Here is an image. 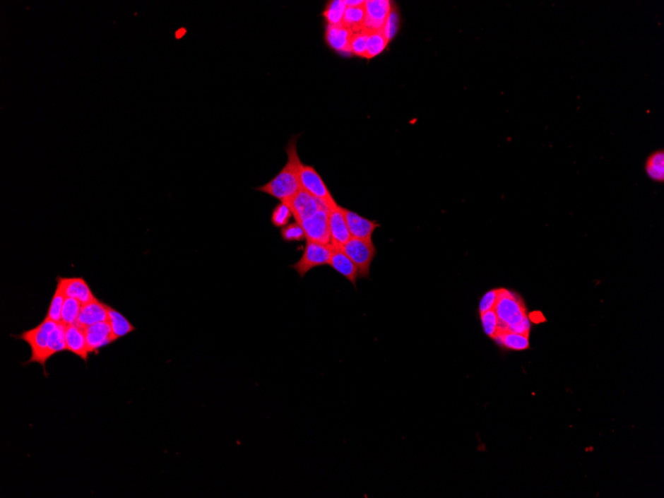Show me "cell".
<instances>
[{
    "instance_id": "cell-1",
    "label": "cell",
    "mask_w": 664,
    "mask_h": 498,
    "mask_svg": "<svg viewBox=\"0 0 664 498\" xmlns=\"http://www.w3.org/2000/svg\"><path fill=\"white\" fill-rule=\"evenodd\" d=\"M297 138H292L285 148L287 161L282 170L272 180L262 186L256 188L258 191L271 195L273 198L287 203L302 189L300 182V167L302 161L297 150Z\"/></svg>"
},
{
    "instance_id": "cell-2",
    "label": "cell",
    "mask_w": 664,
    "mask_h": 498,
    "mask_svg": "<svg viewBox=\"0 0 664 498\" xmlns=\"http://www.w3.org/2000/svg\"><path fill=\"white\" fill-rule=\"evenodd\" d=\"M57 324L58 322L51 321V319L45 317L37 326L22 332L20 336H14L16 339L25 341L30 346L31 357L26 363H24V365L38 363V364L42 366L44 375L46 377L48 376V373L46 372V363L49 360L47 356L49 339H50L51 332Z\"/></svg>"
},
{
    "instance_id": "cell-3",
    "label": "cell",
    "mask_w": 664,
    "mask_h": 498,
    "mask_svg": "<svg viewBox=\"0 0 664 498\" xmlns=\"http://www.w3.org/2000/svg\"><path fill=\"white\" fill-rule=\"evenodd\" d=\"M498 321L499 331H512L524 321L526 312L522 300L511 290L500 289L497 304L494 307Z\"/></svg>"
},
{
    "instance_id": "cell-4",
    "label": "cell",
    "mask_w": 664,
    "mask_h": 498,
    "mask_svg": "<svg viewBox=\"0 0 664 498\" xmlns=\"http://www.w3.org/2000/svg\"><path fill=\"white\" fill-rule=\"evenodd\" d=\"M341 249L357 267L358 278L369 279L371 265L377 254L373 241L351 238Z\"/></svg>"
},
{
    "instance_id": "cell-5",
    "label": "cell",
    "mask_w": 664,
    "mask_h": 498,
    "mask_svg": "<svg viewBox=\"0 0 664 498\" xmlns=\"http://www.w3.org/2000/svg\"><path fill=\"white\" fill-rule=\"evenodd\" d=\"M332 253H333L332 245L307 241L302 258L294 265L290 266V268H294L295 272L299 273L300 279H304V275L312 268L328 266Z\"/></svg>"
},
{
    "instance_id": "cell-6",
    "label": "cell",
    "mask_w": 664,
    "mask_h": 498,
    "mask_svg": "<svg viewBox=\"0 0 664 498\" xmlns=\"http://www.w3.org/2000/svg\"><path fill=\"white\" fill-rule=\"evenodd\" d=\"M300 182L302 189L316 197L328 211L338 205L321 175L312 166L302 162L300 167Z\"/></svg>"
},
{
    "instance_id": "cell-7",
    "label": "cell",
    "mask_w": 664,
    "mask_h": 498,
    "mask_svg": "<svg viewBox=\"0 0 664 498\" xmlns=\"http://www.w3.org/2000/svg\"><path fill=\"white\" fill-rule=\"evenodd\" d=\"M328 213V210L326 207H322L316 214L300 222V224L304 229L307 241L331 245Z\"/></svg>"
},
{
    "instance_id": "cell-8",
    "label": "cell",
    "mask_w": 664,
    "mask_h": 498,
    "mask_svg": "<svg viewBox=\"0 0 664 498\" xmlns=\"http://www.w3.org/2000/svg\"><path fill=\"white\" fill-rule=\"evenodd\" d=\"M394 4L388 0H367L365 1L366 17L363 29L368 33L380 32L384 29L386 20Z\"/></svg>"
},
{
    "instance_id": "cell-9",
    "label": "cell",
    "mask_w": 664,
    "mask_h": 498,
    "mask_svg": "<svg viewBox=\"0 0 664 498\" xmlns=\"http://www.w3.org/2000/svg\"><path fill=\"white\" fill-rule=\"evenodd\" d=\"M285 204L290 207L292 216H294L295 222H297V223H300V222L304 221V220L309 218L312 215L316 214L319 209L324 207V205L322 204L321 201H319L316 197L312 196L309 193L302 189H300V191Z\"/></svg>"
},
{
    "instance_id": "cell-10",
    "label": "cell",
    "mask_w": 664,
    "mask_h": 498,
    "mask_svg": "<svg viewBox=\"0 0 664 498\" xmlns=\"http://www.w3.org/2000/svg\"><path fill=\"white\" fill-rule=\"evenodd\" d=\"M90 354H97L102 348L116 341L109 321L99 322L85 327Z\"/></svg>"
},
{
    "instance_id": "cell-11",
    "label": "cell",
    "mask_w": 664,
    "mask_h": 498,
    "mask_svg": "<svg viewBox=\"0 0 664 498\" xmlns=\"http://www.w3.org/2000/svg\"><path fill=\"white\" fill-rule=\"evenodd\" d=\"M329 233H331V245L341 248L344 244L351 239L343 208L336 205L328 213Z\"/></svg>"
},
{
    "instance_id": "cell-12",
    "label": "cell",
    "mask_w": 664,
    "mask_h": 498,
    "mask_svg": "<svg viewBox=\"0 0 664 498\" xmlns=\"http://www.w3.org/2000/svg\"><path fill=\"white\" fill-rule=\"evenodd\" d=\"M343 212L351 238L372 240L373 233L380 227L377 222L370 221L351 210L343 208Z\"/></svg>"
},
{
    "instance_id": "cell-13",
    "label": "cell",
    "mask_w": 664,
    "mask_h": 498,
    "mask_svg": "<svg viewBox=\"0 0 664 498\" xmlns=\"http://www.w3.org/2000/svg\"><path fill=\"white\" fill-rule=\"evenodd\" d=\"M353 32L350 29L339 24V25H328L326 30V42L336 52L343 55H352L351 53V38Z\"/></svg>"
},
{
    "instance_id": "cell-14",
    "label": "cell",
    "mask_w": 664,
    "mask_h": 498,
    "mask_svg": "<svg viewBox=\"0 0 664 498\" xmlns=\"http://www.w3.org/2000/svg\"><path fill=\"white\" fill-rule=\"evenodd\" d=\"M65 338L67 350L82 359L85 363H87L90 351L89 348H88L85 328L78 326V324L66 326Z\"/></svg>"
},
{
    "instance_id": "cell-15",
    "label": "cell",
    "mask_w": 664,
    "mask_h": 498,
    "mask_svg": "<svg viewBox=\"0 0 664 498\" xmlns=\"http://www.w3.org/2000/svg\"><path fill=\"white\" fill-rule=\"evenodd\" d=\"M107 309L109 304H105L97 297L86 304H83L77 321L78 326L85 328L99 322L107 321Z\"/></svg>"
},
{
    "instance_id": "cell-16",
    "label": "cell",
    "mask_w": 664,
    "mask_h": 498,
    "mask_svg": "<svg viewBox=\"0 0 664 498\" xmlns=\"http://www.w3.org/2000/svg\"><path fill=\"white\" fill-rule=\"evenodd\" d=\"M328 266L338 273H340L346 280H348L355 289L357 287V285H356V280L358 279L357 267L351 261V259L343 252V249L339 248V247H333V253H332Z\"/></svg>"
},
{
    "instance_id": "cell-17",
    "label": "cell",
    "mask_w": 664,
    "mask_h": 498,
    "mask_svg": "<svg viewBox=\"0 0 664 498\" xmlns=\"http://www.w3.org/2000/svg\"><path fill=\"white\" fill-rule=\"evenodd\" d=\"M60 279L62 280L63 285H64L66 297L78 300L82 304H86L88 302L97 299L96 295L92 292L91 287L83 278L60 277Z\"/></svg>"
},
{
    "instance_id": "cell-18",
    "label": "cell",
    "mask_w": 664,
    "mask_h": 498,
    "mask_svg": "<svg viewBox=\"0 0 664 498\" xmlns=\"http://www.w3.org/2000/svg\"><path fill=\"white\" fill-rule=\"evenodd\" d=\"M107 321L111 326L116 341L136 331V327L131 324V321L126 316H124L121 312L109 306V309H107Z\"/></svg>"
},
{
    "instance_id": "cell-19",
    "label": "cell",
    "mask_w": 664,
    "mask_h": 498,
    "mask_svg": "<svg viewBox=\"0 0 664 498\" xmlns=\"http://www.w3.org/2000/svg\"><path fill=\"white\" fill-rule=\"evenodd\" d=\"M498 345L504 346L510 350L522 351L529 348L528 336L515 333L512 331L498 332L494 338Z\"/></svg>"
},
{
    "instance_id": "cell-20",
    "label": "cell",
    "mask_w": 664,
    "mask_h": 498,
    "mask_svg": "<svg viewBox=\"0 0 664 498\" xmlns=\"http://www.w3.org/2000/svg\"><path fill=\"white\" fill-rule=\"evenodd\" d=\"M56 280H57V287H56L55 294L53 295L52 300H51L50 304H49L46 317L55 322H62L61 321V314H62L63 306H64L65 300L67 297H66L64 285H63L60 277H57Z\"/></svg>"
},
{
    "instance_id": "cell-21",
    "label": "cell",
    "mask_w": 664,
    "mask_h": 498,
    "mask_svg": "<svg viewBox=\"0 0 664 498\" xmlns=\"http://www.w3.org/2000/svg\"><path fill=\"white\" fill-rule=\"evenodd\" d=\"M366 17L365 4L357 7H346L343 24L353 33L362 30Z\"/></svg>"
},
{
    "instance_id": "cell-22",
    "label": "cell",
    "mask_w": 664,
    "mask_h": 498,
    "mask_svg": "<svg viewBox=\"0 0 664 498\" xmlns=\"http://www.w3.org/2000/svg\"><path fill=\"white\" fill-rule=\"evenodd\" d=\"M646 174L651 179L656 182H663L664 180V153L658 150L648 156L646 163Z\"/></svg>"
},
{
    "instance_id": "cell-23",
    "label": "cell",
    "mask_w": 664,
    "mask_h": 498,
    "mask_svg": "<svg viewBox=\"0 0 664 498\" xmlns=\"http://www.w3.org/2000/svg\"><path fill=\"white\" fill-rule=\"evenodd\" d=\"M388 44H389V40L386 38L383 31L370 33L367 38V42H366L365 59H372V58L379 55L385 50Z\"/></svg>"
},
{
    "instance_id": "cell-24",
    "label": "cell",
    "mask_w": 664,
    "mask_h": 498,
    "mask_svg": "<svg viewBox=\"0 0 664 498\" xmlns=\"http://www.w3.org/2000/svg\"><path fill=\"white\" fill-rule=\"evenodd\" d=\"M346 6L343 0H333L327 4L324 9V16L326 19L328 25H339L343 24L344 13H345Z\"/></svg>"
},
{
    "instance_id": "cell-25",
    "label": "cell",
    "mask_w": 664,
    "mask_h": 498,
    "mask_svg": "<svg viewBox=\"0 0 664 498\" xmlns=\"http://www.w3.org/2000/svg\"><path fill=\"white\" fill-rule=\"evenodd\" d=\"M82 306L79 300L73 297H66L62 314H61L62 324H64L66 326L77 324Z\"/></svg>"
},
{
    "instance_id": "cell-26",
    "label": "cell",
    "mask_w": 664,
    "mask_h": 498,
    "mask_svg": "<svg viewBox=\"0 0 664 498\" xmlns=\"http://www.w3.org/2000/svg\"><path fill=\"white\" fill-rule=\"evenodd\" d=\"M480 321H482L485 333L487 334L488 338H494L497 336L498 331H499V321H498L497 312H494V309L480 314Z\"/></svg>"
},
{
    "instance_id": "cell-27",
    "label": "cell",
    "mask_w": 664,
    "mask_h": 498,
    "mask_svg": "<svg viewBox=\"0 0 664 498\" xmlns=\"http://www.w3.org/2000/svg\"><path fill=\"white\" fill-rule=\"evenodd\" d=\"M292 216V213L290 207L287 204L280 202L273 208L271 222H272L273 226L282 229L283 227L287 225Z\"/></svg>"
},
{
    "instance_id": "cell-28",
    "label": "cell",
    "mask_w": 664,
    "mask_h": 498,
    "mask_svg": "<svg viewBox=\"0 0 664 498\" xmlns=\"http://www.w3.org/2000/svg\"><path fill=\"white\" fill-rule=\"evenodd\" d=\"M280 236H282L283 240L287 242V243L300 242L306 239L304 229H302V227L300 226V224L297 223V222L283 227V228L280 229Z\"/></svg>"
},
{
    "instance_id": "cell-29",
    "label": "cell",
    "mask_w": 664,
    "mask_h": 498,
    "mask_svg": "<svg viewBox=\"0 0 664 498\" xmlns=\"http://www.w3.org/2000/svg\"><path fill=\"white\" fill-rule=\"evenodd\" d=\"M369 34L364 29L353 33L352 38H351V53H352V55L364 58L366 42H367Z\"/></svg>"
},
{
    "instance_id": "cell-30",
    "label": "cell",
    "mask_w": 664,
    "mask_h": 498,
    "mask_svg": "<svg viewBox=\"0 0 664 498\" xmlns=\"http://www.w3.org/2000/svg\"><path fill=\"white\" fill-rule=\"evenodd\" d=\"M398 28H399V13H398L396 6L394 4L387 20H386L384 29H383V32H384L386 38L389 40V42L396 35Z\"/></svg>"
},
{
    "instance_id": "cell-31",
    "label": "cell",
    "mask_w": 664,
    "mask_h": 498,
    "mask_svg": "<svg viewBox=\"0 0 664 498\" xmlns=\"http://www.w3.org/2000/svg\"><path fill=\"white\" fill-rule=\"evenodd\" d=\"M499 290L500 289L490 290L483 295L480 302V307H478L480 314L494 309L495 304H497V302L498 295H499Z\"/></svg>"
},
{
    "instance_id": "cell-32",
    "label": "cell",
    "mask_w": 664,
    "mask_h": 498,
    "mask_svg": "<svg viewBox=\"0 0 664 498\" xmlns=\"http://www.w3.org/2000/svg\"><path fill=\"white\" fill-rule=\"evenodd\" d=\"M346 7H357L363 6L365 1L363 0H344Z\"/></svg>"
}]
</instances>
